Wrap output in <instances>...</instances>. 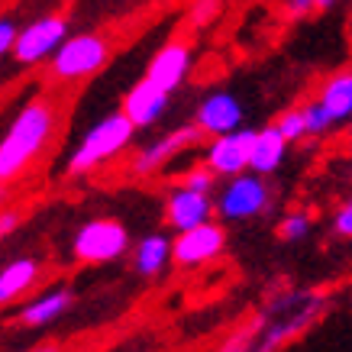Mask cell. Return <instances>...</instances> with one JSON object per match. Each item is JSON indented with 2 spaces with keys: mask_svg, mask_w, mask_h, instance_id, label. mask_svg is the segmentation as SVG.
I'll use <instances>...</instances> for the list:
<instances>
[{
  "mask_svg": "<svg viewBox=\"0 0 352 352\" xmlns=\"http://www.w3.org/2000/svg\"><path fill=\"white\" fill-rule=\"evenodd\" d=\"M58 133V104L52 97H32L16 110L13 123L0 139V182L10 184L43 159Z\"/></svg>",
  "mask_w": 352,
  "mask_h": 352,
  "instance_id": "cell-1",
  "label": "cell"
},
{
  "mask_svg": "<svg viewBox=\"0 0 352 352\" xmlns=\"http://www.w3.org/2000/svg\"><path fill=\"white\" fill-rule=\"evenodd\" d=\"M136 129L139 126L123 113V110L104 117L100 123H94V126L87 129L85 139L78 142V149L68 155V162H65V175H68V178H85V175H91L94 168H100L104 162L117 159L120 152L133 142Z\"/></svg>",
  "mask_w": 352,
  "mask_h": 352,
  "instance_id": "cell-2",
  "label": "cell"
},
{
  "mask_svg": "<svg viewBox=\"0 0 352 352\" xmlns=\"http://www.w3.org/2000/svg\"><path fill=\"white\" fill-rule=\"evenodd\" d=\"M323 307V298L320 294H310V291H294V294H285L278 298L272 307H268V320H265V330L252 342V349H262V352H272V349H281L285 342H291L294 336L307 330L314 317L320 314Z\"/></svg>",
  "mask_w": 352,
  "mask_h": 352,
  "instance_id": "cell-3",
  "label": "cell"
},
{
  "mask_svg": "<svg viewBox=\"0 0 352 352\" xmlns=\"http://www.w3.org/2000/svg\"><path fill=\"white\" fill-rule=\"evenodd\" d=\"M110 52H113V45H110V39L104 32H78V36H68L58 45V52L49 58V78L62 81V85L85 81V78L97 75L110 62Z\"/></svg>",
  "mask_w": 352,
  "mask_h": 352,
  "instance_id": "cell-4",
  "label": "cell"
},
{
  "mask_svg": "<svg viewBox=\"0 0 352 352\" xmlns=\"http://www.w3.org/2000/svg\"><path fill=\"white\" fill-rule=\"evenodd\" d=\"M272 207V191L265 184V175L258 171H243L226 178L223 191L217 194V217L223 223H245V220H256Z\"/></svg>",
  "mask_w": 352,
  "mask_h": 352,
  "instance_id": "cell-5",
  "label": "cell"
},
{
  "mask_svg": "<svg viewBox=\"0 0 352 352\" xmlns=\"http://www.w3.org/2000/svg\"><path fill=\"white\" fill-rule=\"evenodd\" d=\"M72 252L81 265H107L129 252V233L126 226L113 217H97L81 223V230L72 239Z\"/></svg>",
  "mask_w": 352,
  "mask_h": 352,
  "instance_id": "cell-6",
  "label": "cell"
},
{
  "mask_svg": "<svg viewBox=\"0 0 352 352\" xmlns=\"http://www.w3.org/2000/svg\"><path fill=\"white\" fill-rule=\"evenodd\" d=\"M65 39H68V20L62 13H45L23 26L10 55L20 68H36V65L49 62Z\"/></svg>",
  "mask_w": 352,
  "mask_h": 352,
  "instance_id": "cell-7",
  "label": "cell"
},
{
  "mask_svg": "<svg viewBox=\"0 0 352 352\" xmlns=\"http://www.w3.org/2000/svg\"><path fill=\"white\" fill-rule=\"evenodd\" d=\"M256 133L258 129L239 126L233 133H223V136H214V142L204 152V162L220 175V178H233V175H243L252 165V149H256Z\"/></svg>",
  "mask_w": 352,
  "mask_h": 352,
  "instance_id": "cell-8",
  "label": "cell"
},
{
  "mask_svg": "<svg viewBox=\"0 0 352 352\" xmlns=\"http://www.w3.org/2000/svg\"><path fill=\"white\" fill-rule=\"evenodd\" d=\"M226 245V230L223 223H197L191 230H182L175 236V265L182 268H197V265H207L214 262Z\"/></svg>",
  "mask_w": 352,
  "mask_h": 352,
  "instance_id": "cell-9",
  "label": "cell"
},
{
  "mask_svg": "<svg viewBox=\"0 0 352 352\" xmlns=\"http://www.w3.org/2000/svg\"><path fill=\"white\" fill-rule=\"evenodd\" d=\"M204 129L197 126V123H188V126H178L171 129L168 136L155 139V142H149V146H142V149L133 155V162H129V171L133 175H139V178H149V175H155V171H162L165 165H168L175 155L182 149H188V146H194L197 139H201Z\"/></svg>",
  "mask_w": 352,
  "mask_h": 352,
  "instance_id": "cell-10",
  "label": "cell"
},
{
  "mask_svg": "<svg viewBox=\"0 0 352 352\" xmlns=\"http://www.w3.org/2000/svg\"><path fill=\"white\" fill-rule=\"evenodd\" d=\"M191 45L184 36H175L168 43L162 45L159 52L149 58V68H146V78L155 81L165 91H178L184 85V78L191 72Z\"/></svg>",
  "mask_w": 352,
  "mask_h": 352,
  "instance_id": "cell-11",
  "label": "cell"
},
{
  "mask_svg": "<svg viewBox=\"0 0 352 352\" xmlns=\"http://www.w3.org/2000/svg\"><path fill=\"white\" fill-rule=\"evenodd\" d=\"M217 210V201H210L207 191H194V188H171V194L165 197V220L175 233L182 230H191L197 223H207Z\"/></svg>",
  "mask_w": 352,
  "mask_h": 352,
  "instance_id": "cell-12",
  "label": "cell"
},
{
  "mask_svg": "<svg viewBox=\"0 0 352 352\" xmlns=\"http://www.w3.org/2000/svg\"><path fill=\"white\" fill-rule=\"evenodd\" d=\"M243 113L245 110L236 94H230V91H210L197 104V110H194V123L207 136H223V133H233V129L243 126Z\"/></svg>",
  "mask_w": 352,
  "mask_h": 352,
  "instance_id": "cell-13",
  "label": "cell"
},
{
  "mask_svg": "<svg viewBox=\"0 0 352 352\" xmlns=\"http://www.w3.org/2000/svg\"><path fill=\"white\" fill-rule=\"evenodd\" d=\"M168 100H171V91H165V87H159L155 81H149V78L142 75V81H136V85L123 94V107L120 110H123L139 129H146V126H155L162 120V113L168 110Z\"/></svg>",
  "mask_w": 352,
  "mask_h": 352,
  "instance_id": "cell-14",
  "label": "cell"
},
{
  "mask_svg": "<svg viewBox=\"0 0 352 352\" xmlns=\"http://www.w3.org/2000/svg\"><path fill=\"white\" fill-rule=\"evenodd\" d=\"M72 300H75V294H72V288H65V285L62 288L45 291V294H39V298H32L30 304H23V310L16 314V323L26 327V330L49 327V323L62 320V314H68Z\"/></svg>",
  "mask_w": 352,
  "mask_h": 352,
  "instance_id": "cell-15",
  "label": "cell"
},
{
  "mask_svg": "<svg viewBox=\"0 0 352 352\" xmlns=\"http://www.w3.org/2000/svg\"><path fill=\"white\" fill-rule=\"evenodd\" d=\"M168 262H175V239L165 233H149L133 245V272L139 278H159Z\"/></svg>",
  "mask_w": 352,
  "mask_h": 352,
  "instance_id": "cell-16",
  "label": "cell"
},
{
  "mask_svg": "<svg viewBox=\"0 0 352 352\" xmlns=\"http://www.w3.org/2000/svg\"><path fill=\"white\" fill-rule=\"evenodd\" d=\"M39 275H43L39 258L23 256V258L7 262V265L0 268V304H13L16 298H23L39 281Z\"/></svg>",
  "mask_w": 352,
  "mask_h": 352,
  "instance_id": "cell-17",
  "label": "cell"
},
{
  "mask_svg": "<svg viewBox=\"0 0 352 352\" xmlns=\"http://www.w3.org/2000/svg\"><path fill=\"white\" fill-rule=\"evenodd\" d=\"M288 136L278 129V123H268L256 133V149H252V165L249 168L258 171V175H275L285 162V152H288Z\"/></svg>",
  "mask_w": 352,
  "mask_h": 352,
  "instance_id": "cell-18",
  "label": "cell"
},
{
  "mask_svg": "<svg viewBox=\"0 0 352 352\" xmlns=\"http://www.w3.org/2000/svg\"><path fill=\"white\" fill-rule=\"evenodd\" d=\"M317 100L330 110V117L340 123L352 120V68H342L336 75H330L317 91Z\"/></svg>",
  "mask_w": 352,
  "mask_h": 352,
  "instance_id": "cell-19",
  "label": "cell"
},
{
  "mask_svg": "<svg viewBox=\"0 0 352 352\" xmlns=\"http://www.w3.org/2000/svg\"><path fill=\"white\" fill-rule=\"evenodd\" d=\"M304 107V120H307V136H327L333 126H336V120L330 117V110L323 107L320 100L314 97V100H307V104H300Z\"/></svg>",
  "mask_w": 352,
  "mask_h": 352,
  "instance_id": "cell-20",
  "label": "cell"
},
{
  "mask_svg": "<svg viewBox=\"0 0 352 352\" xmlns=\"http://www.w3.org/2000/svg\"><path fill=\"white\" fill-rule=\"evenodd\" d=\"M307 233H310V214L307 210H291V214L281 217V223H278V236H281L285 243H300Z\"/></svg>",
  "mask_w": 352,
  "mask_h": 352,
  "instance_id": "cell-21",
  "label": "cell"
},
{
  "mask_svg": "<svg viewBox=\"0 0 352 352\" xmlns=\"http://www.w3.org/2000/svg\"><path fill=\"white\" fill-rule=\"evenodd\" d=\"M278 129L288 136V142H300V139L307 136V120H304V107H291L285 110L281 117L275 120Z\"/></svg>",
  "mask_w": 352,
  "mask_h": 352,
  "instance_id": "cell-22",
  "label": "cell"
},
{
  "mask_svg": "<svg viewBox=\"0 0 352 352\" xmlns=\"http://www.w3.org/2000/svg\"><path fill=\"white\" fill-rule=\"evenodd\" d=\"M217 16H220V0H191V7H188V23L194 30L210 26Z\"/></svg>",
  "mask_w": 352,
  "mask_h": 352,
  "instance_id": "cell-23",
  "label": "cell"
},
{
  "mask_svg": "<svg viewBox=\"0 0 352 352\" xmlns=\"http://www.w3.org/2000/svg\"><path fill=\"white\" fill-rule=\"evenodd\" d=\"M217 178H220V175H217V171L204 162V165H197V168L184 171L182 184H184V188H194V191H207V194H210V191H214V184H217Z\"/></svg>",
  "mask_w": 352,
  "mask_h": 352,
  "instance_id": "cell-24",
  "label": "cell"
},
{
  "mask_svg": "<svg viewBox=\"0 0 352 352\" xmlns=\"http://www.w3.org/2000/svg\"><path fill=\"white\" fill-rule=\"evenodd\" d=\"M16 36H20V26H16L10 16H3V20H0V52L10 55L13 45H16Z\"/></svg>",
  "mask_w": 352,
  "mask_h": 352,
  "instance_id": "cell-25",
  "label": "cell"
},
{
  "mask_svg": "<svg viewBox=\"0 0 352 352\" xmlns=\"http://www.w3.org/2000/svg\"><path fill=\"white\" fill-rule=\"evenodd\" d=\"M333 226H336V233H340V236L352 239V197L342 204L340 210H336V217H333Z\"/></svg>",
  "mask_w": 352,
  "mask_h": 352,
  "instance_id": "cell-26",
  "label": "cell"
},
{
  "mask_svg": "<svg viewBox=\"0 0 352 352\" xmlns=\"http://www.w3.org/2000/svg\"><path fill=\"white\" fill-rule=\"evenodd\" d=\"M281 7H285V13L288 16H307V13L317 10V0H281Z\"/></svg>",
  "mask_w": 352,
  "mask_h": 352,
  "instance_id": "cell-27",
  "label": "cell"
},
{
  "mask_svg": "<svg viewBox=\"0 0 352 352\" xmlns=\"http://www.w3.org/2000/svg\"><path fill=\"white\" fill-rule=\"evenodd\" d=\"M16 223H20V214H13V210H7V214H3V220H0V233L7 236L10 230H16Z\"/></svg>",
  "mask_w": 352,
  "mask_h": 352,
  "instance_id": "cell-28",
  "label": "cell"
},
{
  "mask_svg": "<svg viewBox=\"0 0 352 352\" xmlns=\"http://www.w3.org/2000/svg\"><path fill=\"white\" fill-rule=\"evenodd\" d=\"M336 0H317V10H327V7H333Z\"/></svg>",
  "mask_w": 352,
  "mask_h": 352,
  "instance_id": "cell-29",
  "label": "cell"
},
{
  "mask_svg": "<svg viewBox=\"0 0 352 352\" xmlns=\"http://www.w3.org/2000/svg\"><path fill=\"white\" fill-rule=\"evenodd\" d=\"M349 146H352V120H349Z\"/></svg>",
  "mask_w": 352,
  "mask_h": 352,
  "instance_id": "cell-30",
  "label": "cell"
}]
</instances>
